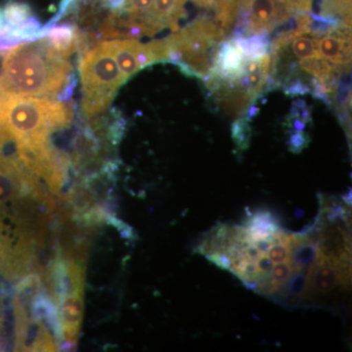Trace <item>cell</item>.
I'll return each mask as SVG.
<instances>
[{
	"instance_id": "5",
	"label": "cell",
	"mask_w": 352,
	"mask_h": 352,
	"mask_svg": "<svg viewBox=\"0 0 352 352\" xmlns=\"http://www.w3.org/2000/svg\"><path fill=\"white\" fill-rule=\"evenodd\" d=\"M187 0H154L148 12L139 18L144 36H153L164 28L178 31V21L184 15Z\"/></svg>"
},
{
	"instance_id": "3",
	"label": "cell",
	"mask_w": 352,
	"mask_h": 352,
	"mask_svg": "<svg viewBox=\"0 0 352 352\" xmlns=\"http://www.w3.org/2000/svg\"><path fill=\"white\" fill-rule=\"evenodd\" d=\"M80 116L89 120L106 112L119 88L126 82L103 41L80 53Z\"/></svg>"
},
{
	"instance_id": "9",
	"label": "cell",
	"mask_w": 352,
	"mask_h": 352,
	"mask_svg": "<svg viewBox=\"0 0 352 352\" xmlns=\"http://www.w3.org/2000/svg\"><path fill=\"white\" fill-rule=\"evenodd\" d=\"M336 261L319 254L316 263L310 266L307 273V294L325 295L339 286L340 278Z\"/></svg>"
},
{
	"instance_id": "1",
	"label": "cell",
	"mask_w": 352,
	"mask_h": 352,
	"mask_svg": "<svg viewBox=\"0 0 352 352\" xmlns=\"http://www.w3.org/2000/svg\"><path fill=\"white\" fill-rule=\"evenodd\" d=\"M76 78L73 67L44 38L7 50L0 73V97L7 95L68 100Z\"/></svg>"
},
{
	"instance_id": "10",
	"label": "cell",
	"mask_w": 352,
	"mask_h": 352,
	"mask_svg": "<svg viewBox=\"0 0 352 352\" xmlns=\"http://www.w3.org/2000/svg\"><path fill=\"white\" fill-rule=\"evenodd\" d=\"M1 15L4 24L10 30L18 29L34 18L29 4L19 1H9L2 9Z\"/></svg>"
},
{
	"instance_id": "4",
	"label": "cell",
	"mask_w": 352,
	"mask_h": 352,
	"mask_svg": "<svg viewBox=\"0 0 352 352\" xmlns=\"http://www.w3.org/2000/svg\"><path fill=\"white\" fill-rule=\"evenodd\" d=\"M112 54L126 80L149 65L154 64L149 44L139 43L136 39L116 38L103 41Z\"/></svg>"
},
{
	"instance_id": "14",
	"label": "cell",
	"mask_w": 352,
	"mask_h": 352,
	"mask_svg": "<svg viewBox=\"0 0 352 352\" xmlns=\"http://www.w3.org/2000/svg\"><path fill=\"white\" fill-rule=\"evenodd\" d=\"M197 4L203 7H210L215 9V12L219 14L231 3L232 0H193Z\"/></svg>"
},
{
	"instance_id": "2",
	"label": "cell",
	"mask_w": 352,
	"mask_h": 352,
	"mask_svg": "<svg viewBox=\"0 0 352 352\" xmlns=\"http://www.w3.org/2000/svg\"><path fill=\"white\" fill-rule=\"evenodd\" d=\"M74 113V105L68 100L19 95L0 97V126L21 145L50 142L52 132L72 124Z\"/></svg>"
},
{
	"instance_id": "13",
	"label": "cell",
	"mask_w": 352,
	"mask_h": 352,
	"mask_svg": "<svg viewBox=\"0 0 352 352\" xmlns=\"http://www.w3.org/2000/svg\"><path fill=\"white\" fill-rule=\"evenodd\" d=\"M231 132H232V138L238 149L241 152L245 151L249 148L252 138V129L247 120H236L233 124Z\"/></svg>"
},
{
	"instance_id": "8",
	"label": "cell",
	"mask_w": 352,
	"mask_h": 352,
	"mask_svg": "<svg viewBox=\"0 0 352 352\" xmlns=\"http://www.w3.org/2000/svg\"><path fill=\"white\" fill-rule=\"evenodd\" d=\"M41 38H44L62 56H71L76 51L82 52V39L75 25L61 23L41 28Z\"/></svg>"
},
{
	"instance_id": "11",
	"label": "cell",
	"mask_w": 352,
	"mask_h": 352,
	"mask_svg": "<svg viewBox=\"0 0 352 352\" xmlns=\"http://www.w3.org/2000/svg\"><path fill=\"white\" fill-rule=\"evenodd\" d=\"M321 16L325 18L342 21L351 24V0H323L322 1Z\"/></svg>"
},
{
	"instance_id": "6",
	"label": "cell",
	"mask_w": 352,
	"mask_h": 352,
	"mask_svg": "<svg viewBox=\"0 0 352 352\" xmlns=\"http://www.w3.org/2000/svg\"><path fill=\"white\" fill-rule=\"evenodd\" d=\"M317 57L347 69L351 59V24L342 22L323 38H317Z\"/></svg>"
},
{
	"instance_id": "12",
	"label": "cell",
	"mask_w": 352,
	"mask_h": 352,
	"mask_svg": "<svg viewBox=\"0 0 352 352\" xmlns=\"http://www.w3.org/2000/svg\"><path fill=\"white\" fill-rule=\"evenodd\" d=\"M307 273L308 271H294L291 277L287 280L283 288L279 292V295L286 298H302L307 294Z\"/></svg>"
},
{
	"instance_id": "15",
	"label": "cell",
	"mask_w": 352,
	"mask_h": 352,
	"mask_svg": "<svg viewBox=\"0 0 352 352\" xmlns=\"http://www.w3.org/2000/svg\"><path fill=\"white\" fill-rule=\"evenodd\" d=\"M2 164H3V161H2V157H0V168H2Z\"/></svg>"
},
{
	"instance_id": "7",
	"label": "cell",
	"mask_w": 352,
	"mask_h": 352,
	"mask_svg": "<svg viewBox=\"0 0 352 352\" xmlns=\"http://www.w3.org/2000/svg\"><path fill=\"white\" fill-rule=\"evenodd\" d=\"M58 303L64 339L76 347L83 316V287L69 292Z\"/></svg>"
}]
</instances>
